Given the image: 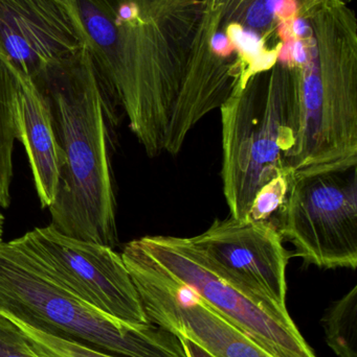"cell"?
I'll list each match as a JSON object with an SVG mask.
<instances>
[{
	"instance_id": "obj_4",
	"label": "cell",
	"mask_w": 357,
	"mask_h": 357,
	"mask_svg": "<svg viewBox=\"0 0 357 357\" xmlns=\"http://www.w3.org/2000/svg\"><path fill=\"white\" fill-rule=\"evenodd\" d=\"M0 314L58 339L117 357H187L176 335L101 312L59 282L18 241H0Z\"/></svg>"
},
{
	"instance_id": "obj_17",
	"label": "cell",
	"mask_w": 357,
	"mask_h": 357,
	"mask_svg": "<svg viewBox=\"0 0 357 357\" xmlns=\"http://www.w3.org/2000/svg\"><path fill=\"white\" fill-rule=\"evenodd\" d=\"M15 324L48 357H117L89 349V348L84 347L79 344L71 343L65 340L52 337L46 333H40V331L20 324V323H15Z\"/></svg>"
},
{
	"instance_id": "obj_13",
	"label": "cell",
	"mask_w": 357,
	"mask_h": 357,
	"mask_svg": "<svg viewBox=\"0 0 357 357\" xmlns=\"http://www.w3.org/2000/svg\"><path fill=\"white\" fill-rule=\"evenodd\" d=\"M18 140L29 157L42 208H50L58 190V144L50 109L31 79L23 77L18 102Z\"/></svg>"
},
{
	"instance_id": "obj_12",
	"label": "cell",
	"mask_w": 357,
	"mask_h": 357,
	"mask_svg": "<svg viewBox=\"0 0 357 357\" xmlns=\"http://www.w3.org/2000/svg\"><path fill=\"white\" fill-rule=\"evenodd\" d=\"M86 47L68 0H0V54L27 79Z\"/></svg>"
},
{
	"instance_id": "obj_1",
	"label": "cell",
	"mask_w": 357,
	"mask_h": 357,
	"mask_svg": "<svg viewBox=\"0 0 357 357\" xmlns=\"http://www.w3.org/2000/svg\"><path fill=\"white\" fill-rule=\"evenodd\" d=\"M107 98L149 157L166 153L201 0H68Z\"/></svg>"
},
{
	"instance_id": "obj_14",
	"label": "cell",
	"mask_w": 357,
	"mask_h": 357,
	"mask_svg": "<svg viewBox=\"0 0 357 357\" xmlns=\"http://www.w3.org/2000/svg\"><path fill=\"white\" fill-rule=\"evenodd\" d=\"M22 75L0 54V208L10 205L13 150L18 139V102Z\"/></svg>"
},
{
	"instance_id": "obj_7",
	"label": "cell",
	"mask_w": 357,
	"mask_h": 357,
	"mask_svg": "<svg viewBox=\"0 0 357 357\" xmlns=\"http://www.w3.org/2000/svg\"><path fill=\"white\" fill-rule=\"evenodd\" d=\"M187 241L218 276L279 320L293 323L286 308V268L291 254L272 222L215 218L207 230Z\"/></svg>"
},
{
	"instance_id": "obj_9",
	"label": "cell",
	"mask_w": 357,
	"mask_h": 357,
	"mask_svg": "<svg viewBox=\"0 0 357 357\" xmlns=\"http://www.w3.org/2000/svg\"><path fill=\"white\" fill-rule=\"evenodd\" d=\"M18 241L65 287L108 316L133 325L151 324L121 254L113 248L35 228Z\"/></svg>"
},
{
	"instance_id": "obj_8",
	"label": "cell",
	"mask_w": 357,
	"mask_h": 357,
	"mask_svg": "<svg viewBox=\"0 0 357 357\" xmlns=\"http://www.w3.org/2000/svg\"><path fill=\"white\" fill-rule=\"evenodd\" d=\"M121 255L151 324L191 340L214 357H274L168 272L140 238L126 243Z\"/></svg>"
},
{
	"instance_id": "obj_19",
	"label": "cell",
	"mask_w": 357,
	"mask_h": 357,
	"mask_svg": "<svg viewBox=\"0 0 357 357\" xmlns=\"http://www.w3.org/2000/svg\"><path fill=\"white\" fill-rule=\"evenodd\" d=\"M177 337L182 342V345L184 347V352H186L187 357H214L211 354H207L201 346L191 341V340L182 337Z\"/></svg>"
},
{
	"instance_id": "obj_5",
	"label": "cell",
	"mask_w": 357,
	"mask_h": 357,
	"mask_svg": "<svg viewBox=\"0 0 357 357\" xmlns=\"http://www.w3.org/2000/svg\"><path fill=\"white\" fill-rule=\"evenodd\" d=\"M293 90V65L280 56L270 69L239 77L220 106L222 189L230 216L236 220H247L264 184L287 175Z\"/></svg>"
},
{
	"instance_id": "obj_16",
	"label": "cell",
	"mask_w": 357,
	"mask_h": 357,
	"mask_svg": "<svg viewBox=\"0 0 357 357\" xmlns=\"http://www.w3.org/2000/svg\"><path fill=\"white\" fill-rule=\"evenodd\" d=\"M291 180L285 174L272 178L258 191L247 220L266 222L275 212H280L286 199Z\"/></svg>"
},
{
	"instance_id": "obj_2",
	"label": "cell",
	"mask_w": 357,
	"mask_h": 357,
	"mask_svg": "<svg viewBox=\"0 0 357 357\" xmlns=\"http://www.w3.org/2000/svg\"><path fill=\"white\" fill-rule=\"evenodd\" d=\"M281 56L295 75L289 180L357 167V18L341 0H326Z\"/></svg>"
},
{
	"instance_id": "obj_6",
	"label": "cell",
	"mask_w": 357,
	"mask_h": 357,
	"mask_svg": "<svg viewBox=\"0 0 357 357\" xmlns=\"http://www.w3.org/2000/svg\"><path fill=\"white\" fill-rule=\"evenodd\" d=\"M278 230L304 264L356 271L357 167L291 180Z\"/></svg>"
},
{
	"instance_id": "obj_20",
	"label": "cell",
	"mask_w": 357,
	"mask_h": 357,
	"mask_svg": "<svg viewBox=\"0 0 357 357\" xmlns=\"http://www.w3.org/2000/svg\"><path fill=\"white\" fill-rule=\"evenodd\" d=\"M3 224L4 216L1 211H0V241H2V235H3Z\"/></svg>"
},
{
	"instance_id": "obj_11",
	"label": "cell",
	"mask_w": 357,
	"mask_h": 357,
	"mask_svg": "<svg viewBox=\"0 0 357 357\" xmlns=\"http://www.w3.org/2000/svg\"><path fill=\"white\" fill-rule=\"evenodd\" d=\"M326 0H201V24L219 37L249 73L266 70L306 17ZM349 4L354 0H341Z\"/></svg>"
},
{
	"instance_id": "obj_3",
	"label": "cell",
	"mask_w": 357,
	"mask_h": 357,
	"mask_svg": "<svg viewBox=\"0 0 357 357\" xmlns=\"http://www.w3.org/2000/svg\"><path fill=\"white\" fill-rule=\"evenodd\" d=\"M31 81L48 104L58 144L60 173L48 208L50 226L115 248L119 237L105 119L108 98L87 47Z\"/></svg>"
},
{
	"instance_id": "obj_15",
	"label": "cell",
	"mask_w": 357,
	"mask_h": 357,
	"mask_svg": "<svg viewBox=\"0 0 357 357\" xmlns=\"http://www.w3.org/2000/svg\"><path fill=\"white\" fill-rule=\"evenodd\" d=\"M326 342L339 357H357V287L333 302L323 318Z\"/></svg>"
},
{
	"instance_id": "obj_18",
	"label": "cell",
	"mask_w": 357,
	"mask_h": 357,
	"mask_svg": "<svg viewBox=\"0 0 357 357\" xmlns=\"http://www.w3.org/2000/svg\"><path fill=\"white\" fill-rule=\"evenodd\" d=\"M0 357H48L13 321L0 314Z\"/></svg>"
},
{
	"instance_id": "obj_10",
	"label": "cell",
	"mask_w": 357,
	"mask_h": 357,
	"mask_svg": "<svg viewBox=\"0 0 357 357\" xmlns=\"http://www.w3.org/2000/svg\"><path fill=\"white\" fill-rule=\"evenodd\" d=\"M140 241L168 272L270 356L316 357L295 323L279 320L261 304L218 276L193 252L187 237L153 235Z\"/></svg>"
}]
</instances>
